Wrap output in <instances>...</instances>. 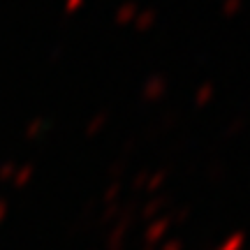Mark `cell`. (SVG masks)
Instances as JSON below:
<instances>
[{"instance_id":"cell-1","label":"cell","mask_w":250,"mask_h":250,"mask_svg":"<svg viewBox=\"0 0 250 250\" xmlns=\"http://www.w3.org/2000/svg\"><path fill=\"white\" fill-rule=\"evenodd\" d=\"M239 7H241V0H225V12H227V14L236 12Z\"/></svg>"},{"instance_id":"cell-2","label":"cell","mask_w":250,"mask_h":250,"mask_svg":"<svg viewBox=\"0 0 250 250\" xmlns=\"http://www.w3.org/2000/svg\"><path fill=\"white\" fill-rule=\"evenodd\" d=\"M208 95H211V86H204V88H202V93H199V102H204Z\"/></svg>"}]
</instances>
